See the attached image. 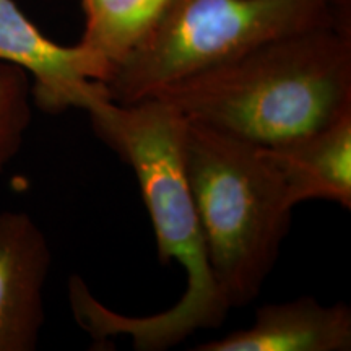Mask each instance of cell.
<instances>
[{"mask_svg":"<svg viewBox=\"0 0 351 351\" xmlns=\"http://www.w3.org/2000/svg\"><path fill=\"white\" fill-rule=\"evenodd\" d=\"M171 2L173 0H82L85 29L80 43L99 56L114 72L152 33Z\"/></svg>","mask_w":351,"mask_h":351,"instance_id":"9","label":"cell"},{"mask_svg":"<svg viewBox=\"0 0 351 351\" xmlns=\"http://www.w3.org/2000/svg\"><path fill=\"white\" fill-rule=\"evenodd\" d=\"M0 62L33 77V103L44 112L86 111L93 101L109 98L111 67L82 43L62 46L52 41L13 0H0Z\"/></svg>","mask_w":351,"mask_h":351,"instance_id":"5","label":"cell"},{"mask_svg":"<svg viewBox=\"0 0 351 351\" xmlns=\"http://www.w3.org/2000/svg\"><path fill=\"white\" fill-rule=\"evenodd\" d=\"M86 112L96 135L134 171L155 230L160 262L182 267L186 289L169 309L129 317L101 304L73 275L69 300L75 320L96 340L130 337L138 351L169 350L197 330L219 327L231 309L215 283L184 168L186 119L152 96L132 104L99 98Z\"/></svg>","mask_w":351,"mask_h":351,"instance_id":"1","label":"cell"},{"mask_svg":"<svg viewBox=\"0 0 351 351\" xmlns=\"http://www.w3.org/2000/svg\"><path fill=\"white\" fill-rule=\"evenodd\" d=\"M52 252L25 212H0V351H33L46 322Z\"/></svg>","mask_w":351,"mask_h":351,"instance_id":"6","label":"cell"},{"mask_svg":"<svg viewBox=\"0 0 351 351\" xmlns=\"http://www.w3.org/2000/svg\"><path fill=\"white\" fill-rule=\"evenodd\" d=\"M265 148L293 208L317 199L351 208V114Z\"/></svg>","mask_w":351,"mask_h":351,"instance_id":"8","label":"cell"},{"mask_svg":"<svg viewBox=\"0 0 351 351\" xmlns=\"http://www.w3.org/2000/svg\"><path fill=\"white\" fill-rule=\"evenodd\" d=\"M148 96L192 124L263 147L288 142L351 114V25L276 39Z\"/></svg>","mask_w":351,"mask_h":351,"instance_id":"2","label":"cell"},{"mask_svg":"<svg viewBox=\"0 0 351 351\" xmlns=\"http://www.w3.org/2000/svg\"><path fill=\"white\" fill-rule=\"evenodd\" d=\"M32 119L29 75L16 65L0 62V174L20 153Z\"/></svg>","mask_w":351,"mask_h":351,"instance_id":"10","label":"cell"},{"mask_svg":"<svg viewBox=\"0 0 351 351\" xmlns=\"http://www.w3.org/2000/svg\"><path fill=\"white\" fill-rule=\"evenodd\" d=\"M351 25V0H173L152 33L114 69L109 99L137 103L156 88L263 44Z\"/></svg>","mask_w":351,"mask_h":351,"instance_id":"4","label":"cell"},{"mask_svg":"<svg viewBox=\"0 0 351 351\" xmlns=\"http://www.w3.org/2000/svg\"><path fill=\"white\" fill-rule=\"evenodd\" d=\"M195 351H350L351 309L326 306L313 296L271 302L256 311L249 328L205 341Z\"/></svg>","mask_w":351,"mask_h":351,"instance_id":"7","label":"cell"},{"mask_svg":"<svg viewBox=\"0 0 351 351\" xmlns=\"http://www.w3.org/2000/svg\"><path fill=\"white\" fill-rule=\"evenodd\" d=\"M184 168L215 283L230 309L261 295L293 219L263 145L186 121Z\"/></svg>","mask_w":351,"mask_h":351,"instance_id":"3","label":"cell"}]
</instances>
